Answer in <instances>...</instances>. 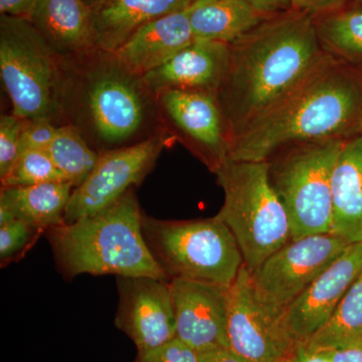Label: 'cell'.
Listing matches in <instances>:
<instances>
[{
  "label": "cell",
  "instance_id": "f1b7e54d",
  "mask_svg": "<svg viewBox=\"0 0 362 362\" xmlns=\"http://www.w3.org/2000/svg\"><path fill=\"white\" fill-rule=\"evenodd\" d=\"M199 354L178 338L138 354L136 362H199Z\"/></svg>",
  "mask_w": 362,
  "mask_h": 362
},
{
  "label": "cell",
  "instance_id": "8992f818",
  "mask_svg": "<svg viewBox=\"0 0 362 362\" xmlns=\"http://www.w3.org/2000/svg\"><path fill=\"white\" fill-rule=\"evenodd\" d=\"M142 233L169 280L182 278L230 286L245 266L237 240L216 216L164 221L143 214Z\"/></svg>",
  "mask_w": 362,
  "mask_h": 362
},
{
  "label": "cell",
  "instance_id": "4dcf8cb0",
  "mask_svg": "<svg viewBox=\"0 0 362 362\" xmlns=\"http://www.w3.org/2000/svg\"><path fill=\"white\" fill-rule=\"evenodd\" d=\"M347 0H292V8L310 14L313 18L342 9Z\"/></svg>",
  "mask_w": 362,
  "mask_h": 362
},
{
  "label": "cell",
  "instance_id": "d6a6232c",
  "mask_svg": "<svg viewBox=\"0 0 362 362\" xmlns=\"http://www.w3.org/2000/svg\"><path fill=\"white\" fill-rule=\"evenodd\" d=\"M39 0H0L1 16L30 18Z\"/></svg>",
  "mask_w": 362,
  "mask_h": 362
},
{
  "label": "cell",
  "instance_id": "277c9868",
  "mask_svg": "<svg viewBox=\"0 0 362 362\" xmlns=\"http://www.w3.org/2000/svg\"><path fill=\"white\" fill-rule=\"evenodd\" d=\"M134 189L102 211L45 232L59 273L66 279L82 274L147 276L169 280L149 252Z\"/></svg>",
  "mask_w": 362,
  "mask_h": 362
},
{
  "label": "cell",
  "instance_id": "7402d4cb",
  "mask_svg": "<svg viewBox=\"0 0 362 362\" xmlns=\"http://www.w3.org/2000/svg\"><path fill=\"white\" fill-rule=\"evenodd\" d=\"M74 187L69 182H47L30 187H4L0 206L16 220L25 221L47 232L65 223V213Z\"/></svg>",
  "mask_w": 362,
  "mask_h": 362
},
{
  "label": "cell",
  "instance_id": "484cf974",
  "mask_svg": "<svg viewBox=\"0 0 362 362\" xmlns=\"http://www.w3.org/2000/svg\"><path fill=\"white\" fill-rule=\"evenodd\" d=\"M47 182H66L47 150L28 149L21 151L4 187H30Z\"/></svg>",
  "mask_w": 362,
  "mask_h": 362
},
{
  "label": "cell",
  "instance_id": "e575fe53",
  "mask_svg": "<svg viewBox=\"0 0 362 362\" xmlns=\"http://www.w3.org/2000/svg\"><path fill=\"white\" fill-rule=\"evenodd\" d=\"M199 356V362H246L230 349L209 350Z\"/></svg>",
  "mask_w": 362,
  "mask_h": 362
},
{
  "label": "cell",
  "instance_id": "83f0119b",
  "mask_svg": "<svg viewBox=\"0 0 362 362\" xmlns=\"http://www.w3.org/2000/svg\"><path fill=\"white\" fill-rule=\"evenodd\" d=\"M25 120L14 116L0 117V180H4L13 170L21 152V140Z\"/></svg>",
  "mask_w": 362,
  "mask_h": 362
},
{
  "label": "cell",
  "instance_id": "5b68a950",
  "mask_svg": "<svg viewBox=\"0 0 362 362\" xmlns=\"http://www.w3.org/2000/svg\"><path fill=\"white\" fill-rule=\"evenodd\" d=\"M269 170V161L228 157L214 171L225 192L216 216L230 228L250 272L292 240L289 216L272 185Z\"/></svg>",
  "mask_w": 362,
  "mask_h": 362
},
{
  "label": "cell",
  "instance_id": "74e56055",
  "mask_svg": "<svg viewBox=\"0 0 362 362\" xmlns=\"http://www.w3.org/2000/svg\"><path fill=\"white\" fill-rule=\"evenodd\" d=\"M357 6L362 7V0H356Z\"/></svg>",
  "mask_w": 362,
  "mask_h": 362
},
{
  "label": "cell",
  "instance_id": "e0dca14e",
  "mask_svg": "<svg viewBox=\"0 0 362 362\" xmlns=\"http://www.w3.org/2000/svg\"><path fill=\"white\" fill-rule=\"evenodd\" d=\"M28 21L59 58L97 49L92 7L85 0H39Z\"/></svg>",
  "mask_w": 362,
  "mask_h": 362
},
{
  "label": "cell",
  "instance_id": "cb8c5ba5",
  "mask_svg": "<svg viewBox=\"0 0 362 362\" xmlns=\"http://www.w3.org/2000/svg\"><path fill=\"white\" fill-rule=\"evenodd\" d=\"M324 52L339 59L362 61V7L314 18Z\"/></svg>",
  "mask_w": 362,
  "mask_h": 362
},
{
  "label": "cell",
  "instance_id": "836d02e7",
  "mask_svg": "<svg viewBox=\"0 0 362 362\" xmlns=\"http://www.w3.org/2000/svg\"><path fill=\"white\" fill-rule=\"evenodd\" d=\"M259 13L274 16L292 8V0H245Z\"/></svg>",
  "mask_w": 362,
  "mask_h": 362
},
{
  "label": "cell",
  "instance_id": "f35d334b",
  "mask_svg": "<svg viewBox=\"0 0 362 362\" xmlns=\"http://www.w3.org/2000/svg\"><path fill=\"white\" fill-rule=\"evenodd\" d=\"M280 362H292L291 358H286L284 361H280Z\"/></svg>",
  "mask_w": 362,
  "mask_h": 362
},
{
  "label": "cell",
  "instance_id": "ac0fdd59",
  "mask_svg": "<svg viewBox=\"0 0 362 362\" xmlns=\"http://www.w3.org/2000/svg\"><path fill=\"white\" fill-rule=\"evenodd\" d=\"M194 40L185 9L143 25L114 54L128 70L144 77Z\"/></svg>",
  "mask_w": 362,
  "mask_h": 362
},
{
  "label": "cell",
  "instance_id": "44dd1931",
  "mask_svg": "<svg viewBox=\"0 0 362 362\" xmlns=\"http://www.w3.org/2000/svg\"><path fill=\"white\" fill-rule=\"evenodd\" d=\"M187 11L194 39L228 45L271 16L259 13L245 0H194Z\"/></svg>",
  "mask_w": 362,
  "mask_h": 362
},
{
  "label": "cell",
  "instance_id": "9c48e42d",
  "mask_svg": "<svg viewBox=\"0 0 362 362\" xmlns=\"http://www.w3.org/2000/svg\"><path fill=\"white\" fill-rule=\"evenodd\" d=\"M230 349L246 362H280L291 357L298 343L286 325L284 311L263 299L246 266L228 287Z\"/></svg>",
  "mask_w": 362,
  "mask_h": 362
},
{
  "label": "cell",
  "instance_id": "1f68e13d",
  "mask_svg": "<svg viewBox=\"0 0 362 362\" xmlns=\"http://www.w3.org/2000/svg\"><path fill=\"white\" fill-rule=\"evenodd\" d=\"M318 351L329 362H362V341Z\"/></svg>",
  "mask_w": 362,
  "mask_h": 362
},
{
  "label": "cell",
  "instance_id": "3957f363",
  "mask_svg": "<svg viewBox=\"0 0 362 362\" xmlns=\"http://www.w3.org/2000/svg\"><path fill=\"white\" fill-rule=\"evenodd\" d=\"M362 131V80L325 52L289 93L230 144L237 161H268L298 143L347 140Z\"/></svg>",
  "mask_w": 362,
  "mask_h": 362
},
{
  "label": "cell",
  "instance_id": "30bf717a",
  "mask_svg": "<svg viewBox=\"0 0 362 362\" xmlns=\"http://www.w3.org/2000/svg\"><path fill=\"white\" fill-rule=\"evenodd\" d=\"M351 245L333 233L291 240L250 272L252 283L267 303L285 311Z\"/></svg>",
  "mask_w": 362,
  "mask_h": 362
},
{
  "label": "cell",
  "instance_id": "8fae6325",
  "mask_svg": "<svg viewBox=\"0 0 362 362\" xmlns=\"http://www.w3.org/2000/svg\"><path fill=\"white\" fill-rule=\"evenodd\" d=\"M173 138L163 130L136 144L100 153L87 180L73 190L66 209L65 223H75L102 211L123 197L133 185H139Z\"/></svg>",
  "mask_w": 362,
  "mask_h": 362
},
{
  "label": "cell",
  "instance_id": "2e32d148",
  "mask_svg": "<svg viewBox=\"0 0 362 362\" xmlns=\"http://www.w3.org/2000/svg\"><path fill=\"white\" fill-rule=\"evenodd\" d=\"M230 64V45L195 39L143 81L154 95L165 90L218 93Z\"/></svg>",
  "mask_w": 362,
  "mask_h": 362
},
{
  "label": "cell",
  "instance_id": "ba28073f",
  "mask_svg": "<svg viewBox=\"0 0 362 362\" xmlns=\"http://www.w3.org/2000/svg\"><path fill=\"white\" fill-rule=\"evenodd\" d=\"M58 57L28 18L0 16V76L14 116L58 126L54 84Z\"/></svg>",
  "mask_w": 362,
  "mask_h": 362
},
{
  "label": "cell",
  "instance_id": "8d00e7d4",
  "mask_svg": "<svg viewBox=\"0 0 362 362\" xmlns=\"http://www.w3.org/2000/svg\"><path fill=\"white\" fill-rule=\"evenodd\" d=\"M85 1L87 2V4H89L90 6V4H94V2L97 1V0H85Z\"/></svg>",
  "mask_w": 362,
  "mask_h": 362
},
{
  "label": "cell",
  "instance_id": "ffe728a7",
  "mask_svg": "<svg viewBox=\"0 0 362 362\" xmlns=\"http://www.w3.org/2000/svg\"><path fill=\"white\" fill-rule=\"evenodd\" d=\"M332 233L362 242V135L345 140L332 173Z\"/></svg>",
  "mask_w": 362,
  "mask_h": 362
},
{
  "label": "cell",
  "instance_id": "d590c367",
  "mask_svg": "<svg viewBox=\"0 0 362 362\" xmlns=\"http://www.w3.org/2000/svg\"><path fill=\"white\" fill-rule=\"evenodd\" d=\"M290 358L292 362H329L318 350L310 349L305 343H298Z\"/></svg>",
  "mask_w": 362,
  "mask_h": 362
},
{
  "label": "cell",
  "instance_id": "6da1fadb",
  "mask_svg": "<svg viewBox=\"0 0 362 362\" xmlns=\"http://www.w3.org/2000/svg\"><path fill=\"white\" fill-rule=\"evenodd\" d=\"M54 102L58 126L75 128L99 153L166 130L143 78L103 49L58 57Z\"/></svg>",
  "mask_w": 362,
  "mask_h": 362
},
{
  "label": "cell",
  "instance_id": "52a82bcc",
  "mask_svg": "<svg viewBox=\"0 0 362 362\" xmlns=\"http://www.w3.org/2000/svg\"><path fill=\"white\" fill-rule=\"evenodd\" d=\"M344 142L330 139L289 145L279 150L281 156L273 163L269 161L272 185L289 216L292 240L332 233L331 182Z\"/></svg>",
  "mask_w": 362,
  "mask_h": 362
},
{
  "label": "cell",
  "instance_id": "7a4b0ae2",
  "mask_svg": "<svg viewBox=\"0 0 362 362\" xmlns=\"http://www.w3.org/2000/svg\"><path fill=\"white\" fill-rule=\"evenodd\" d=\"M325 54L310 14L291 8L230 45L228 73L216 93L230 144L280 101Z\"/></svg>",
  "mask_w": 362,
  "mask_h": 362
},
{
  "label": "cell",
  "instance_id": "d4e9b609",
  "mask_svg": "<svg viewBox=\"0 0 362 362\" xmlns=\"http://www.w3.org/2000/svg\"><path fill=\"white\" fill-rule=\"evenodd\" d=\"M47 151L74 189L87 180L100 156L78 130L69 125L59 126Z\"/></svg>",
  "mask_w": 362,
  "mask_h": 362
},
{
  "label": "cell",
  "instance_id": "5bb4252c",
  "mask_svg": "<svg viewBox=\"0 0 362 362\" xmlns=\"http://www.w3.org/2000/svg\"><path fill=\"white\" fill-rule=\"evenodd\" d=\"M228 287L230 286L182 278L170 280L176 338L197 354L216 349H230Z\"/></svg>",
  "mask_w": 362,
  "mask_h": 362
},
{
  "label": "cell",
  "instance_id": "f546056e",
  "mask_svg": "<svg viewBox=\"0 0 362 362\" xmlns=\"http://www.w3.org/2000/svg\"><path fill=\"white\" fill-rule=\"evenodd\" d=\"M58 127L59 126L47 119L25 120L21 134V152L28 149L47 150L54 139Z\"/></svg>",
  "mask_w": 362,
  "mask_h": 362
},
{
  "label": "cell",
  "instance_id": "7c38bea8",
  "mask_svg": "<svg viewBox=\"0 0 362 362\" xmlns=\"http://www.w3.org/2000/svg\"><path fill=\"white\" fill-rule=\"evenodd\" d=\"M156 97L163 127L173 137L182 136L213 173L228 158L230 138L216 93L165 90Z\"/></svg>",
  "mask_w": 362,
  "mask_h": 362
},
{
  "label": "cell",
  "instance_id": "603a6c76",
  "mask_svg": "<svg viewBox=\"0 0 362 362\" xmlns=\"http://www.w3.org/2000/svg\"><path fill=\"white\" fill-rule=\"evenodd\" d=\"M356 341H362V272L327 322L305 344L321 350Z\"/></svg>",
  "mask_w": 362,
  "mask_h": 362
},
{
  "label": "cell",
  "instance_id": "4316f807",
  "mask_svg": "<svg viewBox=\"0 0 362 362\" xmlns=\"http://www.w3.org/2000/svg\"><path fill=\"white\" fill-rule=\"evenodd\" d=\"M42 233L45 232L21 220H16L8 225L1 226L0 228L1 267H6L23 258Z\"/></svg>",
  "mask_w": 362,
  "mask_h": 362
},
{
  "label": "cell",
  "instance_id": "d6986e66",
  "mask_svg": "<svg viewBox=\"0 0 362 362\" xmlns=\"http://www.w3.org/2000/svg\"><path fill=\"white\" fill-rule=\"evenodd\" d=\"M194 0H97L90 4L97 49L114 52L140 28L185 11Z\"/></svg>",
  "mask_w": 362,
  "mask_h": 362
},
{
  "label": "cell",
  "instance_id": "4fadbf2b",
  "mask_svg": "<svg viewBox=\"0 0 362 362\" xmlns=\"http://www.w3.org/2000/svg\"><path fill=\"white\" fill-rule=\"evenodd\" d=\"M115 323L135 343L138 354L176 337L170 281L147 276L117 277Z\"/></svg>",
  "mask_w": 362,
  "mask_h": 362
},
{
  "label": "cell",
  "instance_id": "9a60e30c",
  "mask_svg": "<svg viewBox=\"0 0 362 362\" xmlns=\"http://www.w3.org/2000/svg\"><path fill=\"white\" fill-rule=\"evenodd\" d=\"M362 272V242L352 244L284 311L297 343H305L327 322Z\"/></svg>",
  "mask_w": 362,
  "mask_h": 362
}]
</instances>
